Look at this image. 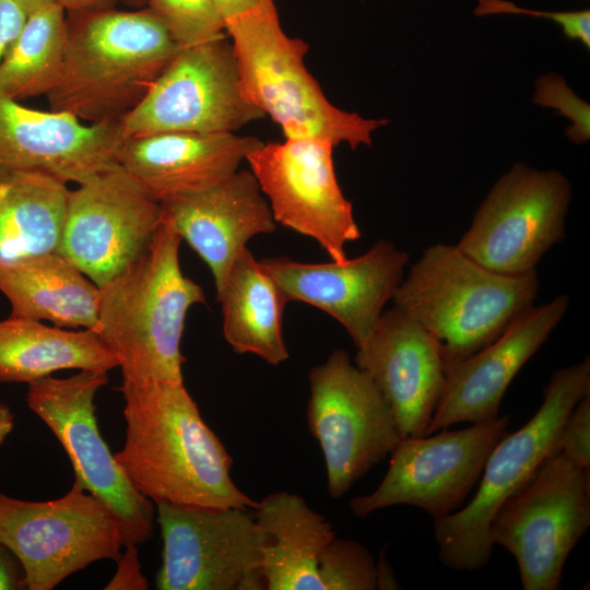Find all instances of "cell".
<instances>
[{"label": "cell", "mask_w": 590, "mask_h": 590, "mask_svg": "<svg viewBox=\"0 0 590 590\" xmlns=\"http://www.w3.org/2000/svg\"><path fill=\"white\" fill-rule=\"evenodd\" d=\"M259 262L287 302H303L333 317L358 350L404 278L409 255L381 239L362 256L343 262L303 263L287 258Z\"/></svg>", "instance_id": "ac0fdd59"}, {"label": "cell", "mask_w": 590, "mask_h": 590, "mask_svg": "<svg viewBox=\"0 0 590 590\" xmlns=\"http://www.w3.org/2000/svg\"><path fill=\"white\" fill-rule=\"evenodd\" d=\"M119 361L93 329L64 330L10 316L0 321V381L31 384L61 369L107 373Z\"/></svg>", "instance_id": "d4e9b609"}, {"label": "cell", "mask_w": 590, "mask_h": 590, "mask_svg": "<svg viewBox=\"0 0 590 590\" xmlns=\"http://www.w3.org/2000/svg\"><path fill=\"white\" fill-rule=\"evenodd\" d=\"M376 571L377 589H400V585L384 553L380 554L379 560L376 563Z\"/></svg>", "instance_id": "f35d334b"}, {"label": "cell", "mask_w": 590, "mask_h": 590, "mask_svg": "<svg viewBox=\"0 0 590 590\" xmlns=\"http://www.w3.org/2000/svg\"><path fill=\"white\" fill-rule=\"evenodd\" d=\"M180 48L226 35L225 21L215 0H145Z\"/></svg>", "instance_id": "f1b7e54d"}, {"label": "cell", "mask_w": 590, "mask_h": 590, "mask_svg": "<svg viewBox=\"0 0 590 590\" xmlns=\"http://www.w3.org/2000/svg\"><path fill=\"white\" fill-rule=\"evenodd\" d=\"M163 539L160 590H259L268 536L243 508L156 504Z\"/></svg>", "instance_id": "4fadbf2b"}, {"label": "cell", "mask_w": 590, "mask_h": 590, "mask_svg": "<svg viewBox=\"0 0 590 590\" xmlns=\"http://www.w3.org/2000/svg\"><path fill=\"white\" fill-rule=\"evenodd\" d=\"M27 15L42 10L51 4L58 3L57 0H13Z\"/></svg>", "instance_id": "60d3db41"}, {"label": "cell", "mask_w": 590, "mask_h": 590, "mask_svg": "<svg viewBox=\"0 0 590 590\" xmlns=\"http://www.w3.org/2000/svg\"><path fill=\"white\" fill-rule=\"evenodd\" d=\"M539 287L536 270L498 273L438 243L423 251L392 300L437 340L446 366L497 339L533 305Z\"/></svg>", "instance_id": "277c9868"}, {"label": "cell", "mask_w": 590, "mask_h": 590, "mask_svg": "<svg viewBox=\"0 0 590 590\" xmlns=\"http://www.w3.org/2000/svg\"><path fill=\"white\" fill-rule=\"evenodd\" d=\"M14 426V416L5 404L0 403V446L5 437L12 432Z\"/></svg>", "instance_id": "ab89813d"}, {"label": "cell", "mask_w": 590, "mask_h": 590, "mask_svg": "<svg viewBox=\"0 0 590 590\" xmlns=\"http://www.w3.org/2000/svg\"><path fill=\"white\" fill-rule=\"evenodd\" d=\"M129 4L141 7L143 3H145V0H122Z\"/></svg>", "instance_id": "b9f144b4"}, {"label": "cell", "mask_w": 590, "mask_h": 590, "mask_svg": "<svg viewBox=\"0 0 590 590\" xmlns=\"http://www.w3.org/2000/svg\"><path fill=\"white\" fill-rule=\"evenodd\" d=\"M309 388V430L323 453L328 493L341 498L402 437L388 401L344 350L311 368Z\"/></svg>", "instance_id": "9c48e42d"}, {"label": "cell", "mask_w": 590, "mask_h": 590, "mask_svg": "<svg viewBox=\"0 0 590 590\" xmlns=\"http://www.w3.org/2000/svg\"><path fill=\"white\" fill-rule=\"evenodd\" d=\"M162 206L117 164L70 190L58 252L98 287L149 248Z\"/></svg>", "instance_id": "2e32d148"}, {"label": "cell", "mask_w": 590, "mask_h": 590, "mask_svg": "<svg viewBox=\"0 0 590 590\" xmlns=\"http://www.w3.org/2000/svg\"><path fill=\"white\" fill-rule=\"evenodd\" d=\"M589 526L590 469L558 451L502 504L489 530L494 545L515 557L524 590H557Z\"/></svg>", "instance_id": "52a82bcc"}, {"label": "cell", "mask_w": 590, "mask_h": 590, "mask_svg": "<svg viewBox=\"0 0 590 590\" xmlns=\"http://www.w3.org/2000/svg\"><path fill=\"white\" fill-rule=\"evenodd\" d=\"M588 393L589 356L551 375L536 413L517 432H507L493 448L470 503L456 512L434 519L438 556L446 567L474 571L489 563L494 546L489 529L496 511L545 459L558 452L565 421Z\"/></svg>", "instance_id": "8992f818"}, {"label": "cell", "mask_w": 590, "mask_h": 590, "mask_svg": "<svg viewBox=\"0 0 590 590\" xmlns=\"http://www.w3.org/2000/svg\"><path fill=\"white\" fill-rule=\"evenodd\" d=\"M118 0H57L66 13H79L114 8Z\"/></svg>", "instance_id": "8d00e7d4"}, {"label": "cell", "mask_w": 590, "mask_h": 590, "mask_svg": "<svg viewBox=\"0 0 590 590\" xmlns=\"http://www.w3.org/2000/svg\"><path fill=\"white\" fill-rule=\"evenodd\" d=\"M127 139L120 120L83 123L0 96V177L31 173L80 185L119 164Z\"/></svg>", "instance_id": "e0dca14e"}, {"label": "cell", "mask_w": 590, "mask_h": 590, "mask_svg": "<svg viewBox=\"0 0 590 590\" xmlns=\"http://www.w3.org/2000/svg\"><path fill=\"white\" fill-rule=\"evenodd\" d=\"M0 291L12 317L95 329L98 286L59 252L0 262Z\"/></svg>", "instance_id": "cb8c5ba5"}, {"label": "cell", "mask_w": 590, "mask_h": 590, "mask_svg": "<svg viewBox=\"0 0 590 590\" xmlns=\"http://www.w3.org/2000/svg\"><path fill=\"white\" fill-rule=\"evenodd\" d=\"M181 240L162 214L148 250L98 287L94 331L118 358L123 380L182 381L186 316L205 298L182 274Z\"/></svg>", "instance_id": "7a4b0ae2"}, {"label": "cell", "mask_w": 590, "mask_h": 590, "mask_svg": "<svg viewBox=\"0 0 590 590\" xmlns=\"http://www.w3.org/2000/svg\"><path fill=\"white\" fill-rule=\"evenodd\" d=\"M264 115L244 95L227 36L180 48L121 126L127 138L234 132Z\"/></svg>", "instance_id": "7c38bea8"}, {"label": "cell", "mask_w": 590, "mask_h": 590, "mask_svg": "<svg viewBox=\"0 0 590 590\" xmlns=\"http://www.w3.org/2000/svg\"><path fill=\"white\" fill-rule=\"evenodd\" d=\"M27 589L25 575L17 558L0 543V590Z\"/></svg>", "instance_id": "d590c367"}, {"label": "cell", "mask_w": 590, "mask_h": 590, "mask_svg": "<svg viewBox=\"0 0 590 590\" xmlns=\"http://www.w3.org/2000/svg\"><path fill=\"white\" fill-rule=\"evenodd\" d=\"M126 439L115 458L155 504L255 509L231 477L232 458L182 381L122 380Z\"/></svg>", "instance_id": "6da1fadb"}, {"label": "cell", "mask_w": 590, "mask_h": 590, "mask_svg": "<svg viewBox=\"0 0 590 590\" xmlns=\"http://www.w3.org/2000/svg\"><path fill=\"white\" fill-rule=\"evenodd\" d=\"M216 297L224 337L236 353L255 354L273 366L288 358L282 329L287 299L247 247L234 261Z\"/></svg>", "instance_id": "484cf974"}, {"label": "cell", "mask_w": 590, "mask_h": 590, "mask_svg": "<svg viewBox=\"0 0 590 590\" xmlns=\"http://www.w3.org/2000/svg\"><path fill=\"white\" fill-rule=\"evenodd\" d=\"M70 189L52 177H0V262L58 252Z\"/></svg>", "instance_id": "4316f807"}, {"label": "cell", "mask_w": 590, "mask_h": 590, "mask_svg": "<svg viewBox=\"0 0 590 590\" xmlns=\"http://www.w3.org/2000/svg\"><path fill=\"white\" fill-rule=\"evenodd\" d=\"M333 148L320 138H285L262 142L246 161L275 222L314 238L333 261L343 262L345 244L361 231L335 176Z\"/></svg>", "instance_id": "9a60e30c"}, {"label": "cell", "mask_w": 590, "mask_h": 590, "mask_svg": "<svg viewBox=\"0 0 590 590\" xmlns=\"http://www.w3.org/2000/svg\"><path fill=\"white\" fill-rule=\"evenodd\" d=\"M67 37L59 3L28 14L0 62V96L20 102L47 95L59 80Z\"/></svg>", "instance_id": "83f0119b"}, {"label": "cell", "mask_w": 590, "mask_h": 590, "mask_svg": "<svg viewBox=\"0 0 590 590\" xmlns=\"http://www.w3.org/2000/svg\"><path fill=\"white\" fill-rule=\"evenodd\" d=\"M570 199V182L562 173L517 163L492 187L457 246L498 273L535 270L566 235Z\"/></svg>", "instance_id": "8fae6325"}, {"label": "cell", "mask_w": 590, "mask_h": 590, "mask_svg": "<svg viewBox=\"0 0 590 590\" xmlns=\"http://www.w3.org/2000/svg\"><path fill=\"white\" fill-rule=\"evenodd\" d=\"M509 416L473 423L459 430L402 438L392 450L378 487L349 506L355 517L397 505L423 509L434 519L459 510L480 481L495 445L508 432Z\"/></svg>", "instance_id": "5bb4252c"}, {"label": "cell", "mask_w": 590, "mask_h": 590, "mask_svg": "<svg viewBox=\"0 0 590 590\" xmlns=\"http://www.w3.org/2000/svg\"><path fill=\"white\" fill-rule=\"evenodd\" d=\"M67 24L62 70L46 97L87 123L121 120L180 50L146 7L67 13Z\"/></svg>", "instance_id": "3957f363"}, {"label": "cell", "mask_w": 590, "mask_h": 590, "mask_svg": "<svg viewBox=\"0 0 590 590\" xmlns=\"http://www.w3.org/2000/svg\"><path fill=\"white\" fill-rule=\"evenodd\" d=\"M536 92L533 102L544 107H552L571 120L566 129L568 139L582 144L590 138V107L579 98L556 73L541 75L535 82Z\"/></svg>", "instance_id": "4dcf8cb0"}, {"label": "cell", "mask_w": 590, "mask_h": 590, "mask_svg": "<svg viewBox=\"0 0 590 590\" xmlns=\"http://www.w3.org/2000/svg\"><path fill=\"white\" fill-rule=\"evenodd\" d=\"M558 451L577 465L590 469V393L580 399L567 416Z\"/></svg>", "instance_id": "d6a6232c"}, {"label": "cell", "mask_w": 590, "mask_h": 590, "mask_svg": "<svg viewBox=\"0 0 590 590\" xmlns=\"http://www.w3.org/2000/svg\"><path fill=\"white\" fill-rule=\"evenodd\" d=\"M354 362L388 401L401 437L426 436L445 378L437 340L394 307L381 314Z\"/></svg>", "instance_id": "ffe728a7"}, {"label": "cell", "mask_w": 590, "mask_h": 590, "mask_svg": "<svg viewBox=\"0 0 590 590\" xmlns=\"http://www.w3.org/2000/svg\"><path fill=\"white\" fill-rule=\"evenodd\" d=\"M476 16L496 14H522L545 17L558 24L567 39L580 42L590 48V11H541L521 8L508 0H477L474 9Z\"/></svg>", "instance_id": "1f68e13d"}, {"label": "cell", "mask_w": 590, "mask_h": 590, "mask_svg": "<svg viewBox=\"0 0 590 590\" xmlns=\"http://www.w3.org/2000/svg\"><path fill=\"white\" fill-rule=\"evenodd\" d=\"M255 518L268 540L261 577L269 590H323L318 576L321 552L337 534L332 524L297 494L266 496Z\"/></svg>", "instance_id": "603a6c76"}, {"label": "cell", "mask_w": 590, "mask_h": 590, "mask_svg": "<svg viewBox=\"0 0 590 590\" xmlns=\"http://www.w3.org/2000/svg\"><path fill=\"white\" fill-rule=\"evenodd\" d=\"M0 543L20 562L30 590H51L94 562L117 560L123 546L111 512L75 479L47 502L0 493Z\"/></svg>", "instance_id": "ba28073f"}, {"label": "cell", "mask_w": 590, "mask_h": 590, "mask_svg": "<svg viewBox=\"0 0 590 590\" xmlns=\"http://www.w3.org/2000/svg\"><path fill=\"white\" fill-rule=\"evenodd\" d=\"M262 144L234 132H164L128 138L119 164L158 203L209 189Z\"/></svg>", "instance_id": "7402d4cb"}, {"label": "cell", "mask_w": 590, "mask_h": 590, "mask_svg": "<svg viewBox=\"0 0 590 590\" xmlns=\"http://www.w3.org/2000/svg\"><path fill=\"white\" fill-rule=\"evenodd\" d=\"M240 86L246 98L278 123L285 138L314 137L334 146L371 144V132L389 122L368 119L332 105L308 72V45L287 36L274 0L228 19Z\"/></svg>", "instance_id": "5b68a950"}, {"label": "cell", "mask_w": 590, "mask_h": 590, "mask_svg": "<svg viewBox=\"0 0 590 590\" xmlns=\"http://www.w3.org/2000/svg\"><path fill=\"white\" fill-rule=\"evenodd\" d=\"M26 17L27 14L13 0H0V62Z\"/></svg>", "instance_id": "e575fe53"}, {"label": "cell", "mask_w": 590, "mask_h": 590, "mask_svg": "<svg viewBox=\"0 0 590 590\" xmlns=\"http://www.w3.org/2000/svg\"><path fill=\"white\" fill-rule=\"evenodd\" d=\"M318 576L323 590L377 589L376 562L370 552L354 540H331L320 554Z\"/></svg>", "instance_id": "f546056e"}, {"label": "cell", "mask_w": 590, "mask_h": 590, "mask_svg": "<svg viewBox=\"0 0 590 590\" xmlns=\"http://www.w3.org/2000/svg\"><path fill=\"white\" fill-rule=\"evenodd\" d=\"M569 307L565 294L519 314L485 347L445 366L442 389L427 429L432 435L458 423L498 416L500 402L522 366L545 343Z\"/></svg>", "instance_id": "d6986e66"}, {"label": "cell", "mask_w": 590, "mask_h": 590, "mask_svg": "<svg viewBox=\"0 0 590 590\" xmlns=\"http://www.w3.org/2000/svg\"><path fill=\"white\" fill-rule=\"evenodd\" d=\"M125 553L117 558V570L105 589L143 590L149 588L148 580L141 573L137 545H127Z\"/></svg>", "instance_id": "836d02e7"}, {"label": "cell", "mask_w": 590, "mask_h": 590, "mask_svg": "<svg viewBox=\"0 0 590 590\" xmlns=\"http://www.w3.org/2000/svg\"><path fill=\"white\" fill-rule=\"evenodd\" d=\"M261 1L262 0H215L225 22L231 17L251 10Z\"/></svg>", "instance_id": "74e56055"}, {"label": "cell", "mask_w": 590, "mask_h": 590, "mask_svg": "<svg viewBox=\"0 0 590 590\" xmlns=\"http://www.w3.org/2000/svg\"><path fill=\"white\" fill-rule=\"evenodd\" d=\"M107 382V373L48 376L28 384L26 400L63 447L75 480L111 512L123 546H138L153 535L155 509L129 482L99 433L94 398Z\"/></svg>", "instance_id": "30bf717a"}, {"label": "cell", "mask_w": 590, "mask_h": 590, "mask_svg": "<svg viewBox=\"0 0 590 590\" xmlns=\"http://www.w3.org/2000/svg\"><path fill=\"white\" fill-rule=\"evenodd\" d=\"M162 214L212 272L216 294L250 238L276 228L251 170L237 169L217 185L161 203Z\"/></svg>", "instance_id": "44dd1931"}]
</instances>
